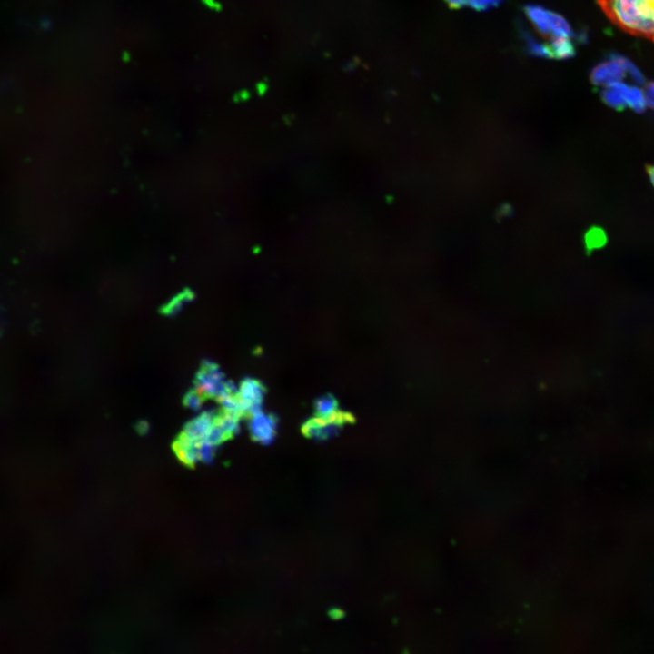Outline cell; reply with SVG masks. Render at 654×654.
<instances>
[{
	"instance_id": "6da1fadb",
	"label": "cell",
	"mask_w": 654,
	"mask_h": 654,
	"mask_svg": "<svg viewBox=\"0 0 654 654\" xmlns=\"http://www.w3.org/2000/svg\"><path fill=\"white\" fill-rule=\"evenodd\" d=\"M227 440L215 420V410L206 411L184 425L173 449L183 462L193 465L211 461L217 447Z\"/></svg>"
},
{
	"instance_id": "7a4b0ae2",
	"label": "cell",
	"mask_w": 654,
	"mask_h": 654,
	"mask_svg": "<svg viewBox=\"0 0 654 654\" xmlns=\"http://www.w3.org/2000/svg\"><path fill=\"white\" fill-rule=\"evenodd\" d=\"M598 3L618 26L654 41V0H598Z\"/></svg>"
},
{
	"instance_id": "3957f363",
	"label": "cell",
	"mask_w": 654,
	"mask_h": 654,
	"mask_svg": "<svg viewBox=\"0 0 654 654\" xmlns=\"http://www.w3.org/2000/svg\"><path fill=\"white\" fill-rule=\"evenodd\" d=\"M203 402L214 399L217 401L224 395L235 390L234 386L225 380L224 374L218 365L211 361H203L194 380L193 388Z\"/></svg>"
},
{
	"instance_id": "277c9868",
	"label": "cell",
	"mask_w": 654,
	"mask_h": 654,
	"mask_svg": "<svg viewBox=\"0 0 654 654\" xmlns=\"http://www.w3.org/2000/svg\"><path fill=\"white\" fill-rule=\"evenodd\" d=\"M626 76H629L639 84L645 83L643 75L630 61L616 54L598 64L591 70L590 77L594 85L604 87L610 83L622 81Z\"/></svg>"
},
{
	"instance_id": "5b68a950",
	"label": "cell",
	"mask_w": 654,
	"mask_h": 654,
	"mask_svg": "<svg viewBox=\"0 0 654 654\" xmlns=\"http://www.w3.org/2000/svg\"><path fill=\"white\" fill-rule=\"evenodd\" d=\"M601 97L605 104L618 111L627 107L637 109L643 101L642 90L639 87L627 84L622 81H616L604 86Z\"/></svg>"
},
{
	"instance_id": "8992f818",
	"label": "cell",
	"mask_w": 654,
	"mask_h": 654,
	"mask_svg": "<svg viewBox=\"0 0 654 654\" xmlns=\"http://www.w3.org/2000/svg\"><path fill=\"white\" fill-rule=\"evenodd\" d=\"M353 421L348 412L336 411L327 417L315 416L306 421L302 428L306 437L315 440H325L333 436L344 424Z\"/></svg>"
},
{
	"instance_id": "52a82bcc",
	"label": "cell",
	"mask_w": 654,
	"mask_h": 654,
	"mask_svg": "<svg viewBox=\"0 0 654 654\" xmlns=\"http://www.w3.org/2000/svg\"><path fill=\"white\" fill-rule=\"evenodd\" d=\"M264 391L263 384L257 380L246 378L241 382L236 397L243 417L247 418L260 410Z\"/></svg>"
},
{
	"instance_id": "ba28073f",
	"label": "cell",
	"mask_w": 654,
	"mask_h": 654,
	"mask_svg": "<svg viewBox=\"0 0 654 654\" xmlns=\"http://www.w3.org/2000/svg\"><path fill=\"white\" fill-rule=\"evenodd\" d=\"M249 431L253 439L261 443H270L276 435V419L260 410L253 411L248 417Z\"/></svg>"
},
{
	"instance_id": "9c48e42d",
	"label": "cell",
	"mask_w": 654,
	"mask_h": 654,
	"mask_svg": "<svg viewBox=\"0 0 654 654\" xmlns=\"http://www.w3.org/2000/svg\"><path fill=\"white\" fill-rule=\"evenodd\" d=\"M524 13L540 35L552 37L550 26L551 11L540 5L530 4L524 6Z\"/></svg>"
},
{
	"instance_id": "30bf717a",
	"label": "cell",
	"mask_w": 654,
	"mask_h": 654,
	"mask_svg": "<svg viewBox=\"0 0 654 654\" xmlns=\"http://www.w3.org/2000/svg\"><path fill=\"white\" fill-rule=\"evenodd\" d=\"M549 48V58L568 59L575 54V46L569 37H551Z\"/></svg>"
},
{
	"instance_id": "8fae6325",
	"label": "cell",
	"mask_w": 654,
	"mask_h": 654,
	"mask_svg": "<svg viewBox=\"0 0 654 654\" xmlns=\"http://www.w3.org/2000/svg\"><path fill=\"white\" fill-rule=\"evenodd\" d=\"M520 30L526 50L530 55L549 58L548 45L539 43L523 26H520Z\"/></svg>"
},
{
	"instance_id": "7c38bea8",
	"label": "cell",
	"mask_w": 654,
	"mask_h": 654,
	"mask_svg": "<svg viewBox=\"0 0 654 654\" xmlns=\"http://www.w3.org/2000/svg\"><path fill=\"white\" fill-rule=\"evenodd\" d=\"M315 416L327 417L338 411V402L331 395L321 397L314 404Z\"/></svg>"
},
{
	"instance_id": "4fadbf2b",
	"label": "cell",
	"mask_w": 654,
	"mask_h": 654,
	"mask_svg": "<svg viewBox=\"0 0 654 654\" xmlns=\"http://www.w3.org/2000/svg\"><path fill=\"white\" fill-rule=\"evenodd\" d=\"M606 233L600 228L590 230L587 235V244L590 248H599L605 244Z\"/></svg>"
},
{
	"instance_id": "5bb4252c",
	"label": "cell",
	"mask_w": 654,
	"mask_h": 654,
	"mask_svg": "<svg viewBox=\"0 0 654 654\" xmlns=\"http://www.w3.org/2000/svg\"><path fill=\"white\" fill-rule=\"evenodd\" d=\"M502 0H468V6L477 11H486L499 6Z\"/></svg>"
},
{
	"instance_id": "9a60e30c",
	"label": "cell",
	"mask_w": 654,
	"mask_h": 654,
	"mask_svg": "<svg viewBox=\"0 0 654 654\" xmlns=\"http://www.w3.org/2000/svg\"><path fill=\"white\" fill-rule=\"evenodd\" d=\"M183 402L187 407L196 410V409H199L203 405V401L199 396V394L194 390L192 389L184 396Z\"/></svg>"
},
{
	"instance_id": "2e32d148",
	"label": "cell",
	"mask_w": 654,
	"mask_h": 654,
	"mask_svg": "<svg viewBox=\"0 0 654 654\" xmlns=\"http://www.w3.org/2000/svg\"><path fill=\"white\" fill-rule=\"evenodd\" d=\"M644 96L646 104L654 110V82H650L646 85Z\"/></svg>"
},
{
	"instance_id": "e0dca14e",
	"label": "cell",
	"mask_w": 654,
	"mask_h": 654,
	"mask_svg": "<svg viewBox=\"0 0 654 654\" xmlns=\"http://www.w3.org/2000/svg\"><path fill=\"white\" fill-rule=\"evenodd\" d=\"M451 8L458 9L468 5V0H445Z\"/></svg>"
},
{
	"instance_id": "ac0fdd59",
	"label": "cell",
	"mask_w": 654,
	"mask_h": 654,
	"mask_svg": "<svg viewBox=\"0 0 654 654\" xmlns=\"http://www.w3.org/2000/svg\"><path fill=\"white\" fill-rule=\"evenodd\" d=\"M646 171H647V173H648V175H649V178L651 183H652L653 186H654V164H652V165H651V164H648V165L646 166Z\"/></svg>"
}]
</instances>
